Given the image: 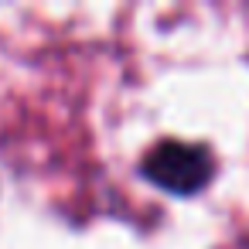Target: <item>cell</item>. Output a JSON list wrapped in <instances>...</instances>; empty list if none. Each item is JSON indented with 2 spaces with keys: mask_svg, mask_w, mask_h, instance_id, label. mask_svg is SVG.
<instances>
[{
  "mask_svg": "<svg viewBox=\"0 0 249 249\" xmlns=\"http://www.w3.org/2000/svg\"><path fill=\"white\" fill-rule=\"evenodd\" d=\"M143 178L167 195H198L215 178V157L205 143L160 140L143 157Z\"/></svg>",
  "mask_w": 249,
  "mask_h": 249,
  "instance_id": "cell-1",
  "label": "cell"
}]
</instances>
